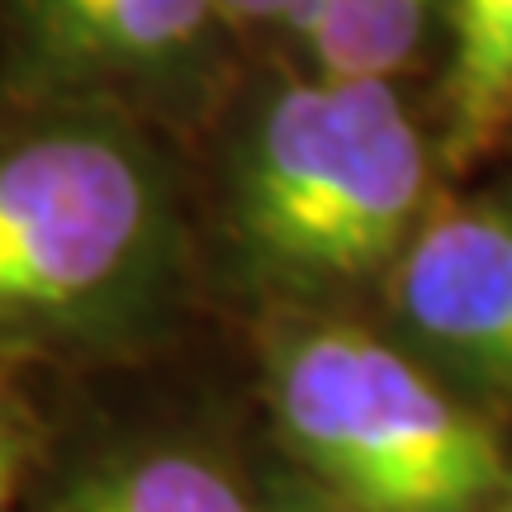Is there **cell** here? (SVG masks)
Returning a JSON list of instances; mask_svg holds the SVG:
<instances>
[{
  "instance_id": "obj_1",
  "label": "cell",
  "mask_w": 512,
  "mask_h": 512,
  "mask_svg": "<svg viewBox=\"0 0 512 512\" xmlns=\"http://www.w3.org/2000/svg\"><path fill=\"white\" fill-rule=\"evenodd\" d=\"M195 238L152 119L0 100V370L110 366L166 342Z\"/></svg>"
},
{
  "instance_id": "obj_2",
  "label": "cell",
  "mask_w": 512,
  "mask_h": 512,
  "mask_svg": "<svg viewBox=\"0 0 512 512\" xmlns=\"http://www.w3.org/2000/svg\"><path fill=\"white\" fill-rule=\"evenodd\" d=\"M441 147L399 81L280 72L223 147V247L271 313H342L380 294L427 209Z\"/></svg>"
},
{
  "instance_id": "obj_3",
  "label": "cell",
  "mask_w": 512,
  "mask_h": 512,
  "mask_svg": "<svg viewBox=\"0 0 512 512\" xmlns=\"http://www.w3.org/2000/svg\"><path fill=\"white\" fill-rule=\"evenodd\" d=\"M261 399L318 494L356 512H494L512 489L494 413L347 313H271Z\"/></svg>"
},
{
  "instance_id": "obj_4",
  "label": "cell",
  "mask_w": 512,
  "mask_h": 512,
  "mask_svg": "<svg viewBox=\"0 0 512 512\" xmlns=\"http://www.w3.org/2000/svg\"><path fill=\"white\" fill-rule=\"evenodd\" d=\"M233 38L223 0H0V100L195 110Z\"/></svg>"
},
{
  "instance_id": "obj_5",
  "label": "cell",
  "mask_w": 512,
  "mask_h": 512,
  "mask_svg": "<svg viewBox=\"0 0 512 512\" xmlns=\"http://www.w3.org/2000/svg\"><path fill=\"white\" fill-rule=\"evenodd\" d=\"M380 328L484 413H512V200L441 195L380 285Z\"/></svg>"
},
{
  "instance_id": "obj_6",
  "label": "cell",
  "mask_w": 512,
  "mask_h": 512,
  "mask_svg": "<svg viewBox=\"0 0 512 512\" xmlns=\"http://www.w3.org/2000/svg\"><path fill=\"white\" fill-rule=\"evenodd\" d=\"M437 147L446 171H465L512 138V0H446L441 10Z\"/></svg>"
},
{
  "instance_id": "obj_7",
  "label": "cell",
  "mask_w": 512,
  "mask_h": 512,
  "mask_svg": "<svg viewBox=\"0 0 512 512\" xmlns=\"http://www.w3.org/2000/svg\"><path fill=\"white\" fill-rule=\"evenodd\" d=\"M48 512H256L238 475L190 441H124L86 460Z\"/></svg>"
},
{
  "instance_id": "obj_8",
  "label": "cell",
  "mask_w": 512,
  "mask_h": 512,
  "mask_svg": "<svg viewBox=\"0 0 512 512\" xmlns=\"http://www.w3.org/2000/svg\"><path fill=\"white\" fill-rule=\"evenodd\" d=\"M441 10L446 0H309L280 48L313 76L399 81L441 34Z\"/></svg>"
},
{
  "instance_id": "obj_9",
  "label": "cell",
  "mask_w": 512,
  "mask_h": 512,
  "mask_svg": "<svg viewBox=\"0 0 512 512\" xmlns=\"http://www.w3.org/2000/svg\"><path fill=\"white\" fill-rule=\"evenodd\" d=\"M29 456H34V418L0 370V512H15Z\"/></svg>"
},
{
  "instance_id": "obj_10",
  "label": "cell",
  "mask_w": 512,
  "mask_h": 512,
  "mask_svg": "<svg viewBox=\"0 0 512 512\" xmlns=\"http://www.w3.org/2000/svg\"><path fill=\"white\" fill-rule=\"evenodd\" d=\"M309 0H223L233 38H280Z\"/></svg>"
},
{
  "instance_id": "obj_11",
  "label": "cell",
  "mask_w": 512,
  "mask_h": 512,
  "mask_svg": "<svg viewBox=\"0 0 512 512\" xmlns=\"http://www.w3.org/2000/svg\"><path fill=\"white\" fill-rule=\"evenodd\" d=\"M285 512H356V508H347V503H337V498H328V494H318V498L294 503V508H285Z\"/></svg>"
},
{
  "instance_id": "obj_12",
  "label": "cell",
  "mask_w": 512,
  "mask_h": 512,
  "mask_svg": "<svg viewBox=\"0 0 512 512\" xmlns=\"http://www.w3.org/2000/svg\"><path fill=\"white\" fill-rule=\"evenodd\" d=\"M494 512H512V489H508V494H503V503H498Z\"/></svg>"
}]
</instances>
